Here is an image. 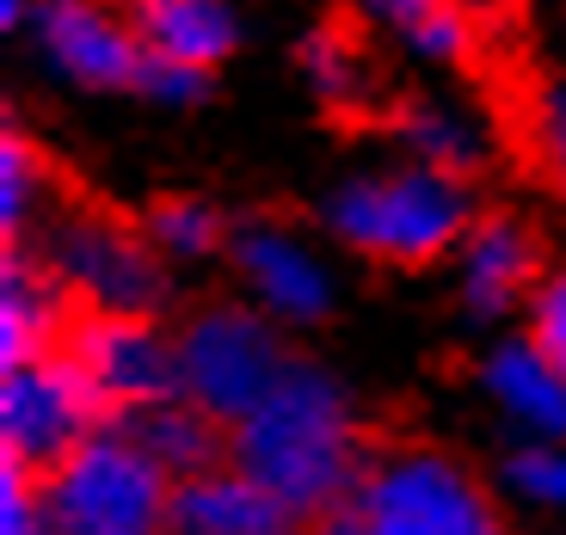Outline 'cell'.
<instances>
[{"label":"cell","instance_id":"cell-1","mask_svg":"<svg viewBox=\"0 0 566 535\" xmlns=\"http://www.w3.org/2000/svg\"><path fill=\"white\" fill-rule=\"evenodd\" d=\"M234 468L259 480L290 517L333 511L364 480L345 388L314 364H290L277 388L234 424Z\"/></svg>","mask_w":566,"mask_h":535},{"label":"cell","instance_id":"cell-16","mask_svg":"<svg viewBox=\"0 0 566 535\" xmlns=\"http://www.w3.org/2000/svg\"><path fill=\"white\" fill-rule=\"evenodd\" d=\"M62 302H69V290L50 277V265L13 246L0 265V357H7V369L56 357L62 321H69Z\"/></svg>","mask_w":566,"mask_h":535},{"label":"cell","instance_id":"cell-6","mask_svg":"<svg viewBox=\"0 0 566 535\" xmlns=\"http://www.w3.org/2000/svg\"><path fill=\"white\" fill-rule=\"evenodd\" d=\"M290 369L277 326L259 308H203L179 333V395L210 419L241 424Z\"/></svg>","mask_w":566,"mask_h":535},{"label":"cell","instance_id":"cell-22","mask_svg":"<svg viewBox=\"0 0 566 535\" xmlns=\"http://www.w3.org/2000/svg\"><path fill=\"white\" fill-rule=\"evenodd\" d=\"M400 43H407L419 62H431V69H462V62L474 56V13L455 7V0H438Z\"/></svg>","mask_w":566,"mask_h":535},{"label":"cell","instance_id":"cell-5","mask_svg":"<svg viewBox=\"0 0 566 535\" xmlns=\"http://www.w3.org/2000/svg\"><path fill=\"white\" fill-rule=\"evenodd\" d=\"M50 517L62 535H155L172 511L167 468L136 431H93L50 474Z\"/></svg>","mask_w":566,"mask_h":535},{"label":"cell","instance_id":"cell-20","mask_svg":"<svg viewBox=\"0 0 566 535\" xmlns=\"http://www.w3.org/2000/svg\"><path fill=\"white\" fill-rule=\"evenodd\" d=\"M302 74H308V86L321 93L326 105H357L369 99V56L352 43V31L339 25H321L302 38Z\"/></svg>","mask_w":566,"mask_h":535},{"label":"cell","instance_id":"cell-28","mask_svg":"<svg viewBox=\"0 0 566 535\" xmlns=\"http://www.w3.org/2000/svg\"><path fill=\"white\" fill-rule=\"evenodd\" d=\"M31 13H38V0H0V25H7V31L31 25Z\"/></svg>","mask_w":566,"mask_h":535},{"label":"cell","instance_id":"cell-15","mask_svg":"<svg viewBox=\"0 0 566 535\" xmlns=\"http://www.w3.org/2000/svg\"><path fill=\"white\" fill-rule=\"evenodd\" d=\"M283 523H290V511L259 480H247L241 468L234 474L210 468L198 480H179L172 486V511H167L172 535H290Z\"/></svg>","mask_w":566,"mask_h":535},{"label":"cell","instance_id":"cell-17","mask_svg":"<svg viewBox=\"0 0 566 535\" xmlns=\"http://www.w3.org/2000/svg\"><path fill=\"white\" fill-rule=\"evenodd\" d=\"M136 437L167 474L198 480L216 462V419L203 407H191V400H167L155 412H136Z\"/></svg>","mask_w":566,"mask_h":535},{"label":"cell","instance_id":"cell-23","mask_svg":"<svg viewBox=\"0 0 566 535\" xmlns=\"http://www.w3.org/2000/svg\"><path fill=\"white\" fill-rule=\"evenodd\" d=\"M505 480L524 505L566 511V443H524L505 462Z\"/></svg>","mask_w":566,"mask_h":535},{"label":"cell","instance_id":"cell-26","mask_svg":"<svg viewBox=\"0 0 566 535\" xmlns=\"http://www.w3.org/2000/svg\"><path fill=\"white\" fill-rule=\"evenodd\" d=\"M530 338L548 364L566 369V265L542 277V290L530 296Z\"/></svg>","mask_w":566,"mask_h":535},{"label":"cell","instance_id":"cell-24","mask_svg":"<svg viewBox=\"0 0 566 535\" xmlns=\"http://www.w3.org/2000/svg\"><path fill=\"white\" fill-rule=\"evenodd\" d=\"M136 93L142 99L167 105V112H185V105H198L210 93V74L203 69H185V62H167V56H148L136 74Z\"/></svg>","mask_w":566,"mask_h":535},{"label":"cell","instance_id":"cell-25","mask_svg":"<svg viewBox=\"0 0 566 535\" xmlns=\"http://www.w3.org/2000/svg\"><path fill=\"white\" fill-rule=\"evenodd\" d=\"M0 535H62L56 517H50V499L31 493L25 468H13V462L0 474Z\"/></svg>","mask_w":566,"mask_h":535},{"label":"cell","instance_id":"cell-14","mask_svg":"<svg viewBox=\"0 0 566 535\" xmlns=\"http://www.w3.org/2000/svg\"><path fill=\"white\" fill-rule=\"evenodd\" d=\"M493 407L505 412L530 443H566V369L536 352V338H511L481 369Z\"/></svg>","mask_w":566,"mask_h":535},{"label":"cell","instance_id":"cell-3","mask_svg":"<svg viewBox=\"0 0 566 535\" xmlns=\"http://www.w3.org/2000/svg\"><path fill=\"white\" fill-rule=\"evenodd\" d=\"M326 535H505L486 493L450 455L395 450L369 462L352 493V511L326 523Z\"/></svg>","mask_w":566,"mask_h":535},{"label":"cell","instance_id":"cell-13","mask_svg":"<svg viewBox=\"0 0 566 535\" xmlns=\"http://www.w3.org/2000/svg\"><path fill=\"white\" fill-rule=\"evenodd\" d=\"M148 56L185 62V69L210 74L216 62L234 56L241 43V13L234 0H129L124 7Z\"/></svg>","mask_w":566,"mask_h":535},{"label":"cell","instance_id":"cell-4","mask_svg":"<svg viewBox=\"0 0 566 535\" xmlns=\"http://www.w3.org/2000/svg\"><path fill=\"white\" fill-rule=\"evenodd\" d=\"M43 265L74 302H86V314L148 321L167 296V259L155 253V240L93 203L56 210L43 222Z\"/></svg>","mask_w":566,"mask_h":535},{"label":"cell","instance_id":"cell-27","mask_svg":"<svg viewBox=\"0 0 566 535\" xmlns=\"http://www.w3.org/2000/svg\"><path fill=\"white\" fill-rule=\"evenodd\" d=\"M352 7L369 19V25H388V31H400V38H407V31L419 25L431 7H438V0H352Z\"/></svg>","mask_w":566,"mask_h":535},{"label":"cell","instance_id":"cell-11","mask_svg":"<svg viewBox=\"0 0 566 535\" xmlns=\"http://www.w3.org/2000/svg\"><path fill=\"white\" fill-rule=\"evenodd\" d=\"M542 290V240L517 216H474L455 246V296L468 314L499 321Z\"/></svg>","mask_w":566,"mask_h":535},{"label":"cell","instance_id":"cell-10","mask_svg":"<svg viewBox=\"0 0 566 535\" xmlns=\"http://www.w3.org/2000/svg\"><path fill=\"white\" fill-rule=\"evenodd\" d=\"M228 265L241 277L247 302L271 326H314L333 314V271L296 228L283 222H247L228 240Z\"/></svg>","mask_w":566,"mask_h":535},{"label":"cell","instance_id":"cell-12","mask_svg":"<svg viewBox=\"0 0 566 535\" xmlns=\"http://www.w3.org/2000/svg\"><path fill=\"white\" fill-rule=\"evenodd\" d=\"M395 141L407 160H419V167L443 172L455 185H468L493 160V124H486V112L474 99H462V93H438V86L395 105Z\"/></svg>","mask_w":566,"mask_h":535},{"label":"cell","instance_id":"cell-2","mask_svg":"<svg viewBox=\"0 0 566 535\" xmlns=\"http://www.w3.org/2000/svg\"><path fill=\"white\" fill-rule=\"evenodd\" d=\"M326 234L382 265H431L455 253L468 222V185L419 167V160H388V167L345 172L321 198Z\"/></svg>","mask_w":566,"mask_h":535},{"label":"cell","instance_id":"cell-9","mask_svg":"<svg viewBox=\"0 0 566 535\" xmlns=\"http://www.w3.org/2000/svg\"><path fill=\"white\" fill-rule=\"evenodd\" d=\"M31 50L56 81L86 86V93H136V74L148 62L129 13H117L112 0H38L31 13Z\"/></svg>","mask_w":566,"mask_h":535},{"label":"cell","instance_id":"cell-7","mask_svg":"<svg viewBox=\"0 0 566 535\" xmlns=\"http://www.w3.org/2000/svg\"><path fill=\"white\" fill-rule=\"evenodd\" d=\"M99 419V395L86 388L69 352L19 364L0 376V450L13 468H62Z\"/></svg>","mask_w":566,"mask_h":535},{"label":"cell","instance_id":"cell-19","mask_svg":"<svg viewBox=\"0 0 566 535\" xmlns=\"http://www.w3.org/2000/svg\"><path fill=\"white\" fill-rule=\"evenodd\" d=\"M50 210V160L38 155V141H25L19 129L0 136V234L19 240L43 222Z\"/></svg>","mask_w":566,"mask_h":535},{"label":"cell","instance_id":"cell-21","mask_svg":"<svg viewBox=\"0 0 566 535\" xmlns=\"http://www.w3.org/2000/svg\"><path fill=\"white\" fill-rule=\"evenodd\" d=\"M524 136H530V155H536L542 179L566 198V74H554V81H542L530 93Z\"/></svg>","mask_w":566,"mask_h":535},{"label":"cell","instance_id":"cell-18","mask_svg":"<svg viewBox=\"0 0 566 535\" xmlns=\"http://www.w3.org/2000/svg\"><path fill=\"white\" fill-rule=\"evenodd\" d=\"M142 234L155 240V253L172 259V265H198V259L222 253L228 240H234L210 198H160L148 210V222H142Z\"/></svg>","mask_w":566,"mask_h":535},{"label":"cell","instance_id":"cell-8","mask_svg":"<svg viewBox=\"0 0 566 535\" xmlns=\"http://www.w3.org/2000/svg\"><path fill=\"white\" fill-rule=\"evenodd\" d=\"M69 357L99 395V407L155 412L179 395V338H160L155 321L129 314H81L69 326Z\"/></svg>","mask_w":566,"mask_h":535}]
</instances>
